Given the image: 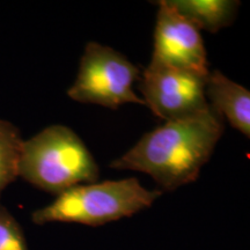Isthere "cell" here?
Returning <instances> with one entry per match:
<instances>
[{"label":"cell","mask_w":250,"mask_h":250,"mask_svg":"<svg viewBox=\"0 0 250 250\" xmlns=\"http://www.w3.org/2000/svg\"><path fill=\"white\" fill-rule=\"evenodd\" d=\"M210 105V104H208ZM224 120L208 107L202 114L165 122L110 164L115 169L142 171L173 191L198 179L224 133Z\"/></svg>","instance_id":"6da1fadb"},{"label":"cell","mask_w":250,"mask_h":250,"mask_svg":"<svg viewBox=\"0 0 250 250\" xmlns=\"http://www.w3.org/2000/svg\"><path fill=\"white\" fill-rule=\"evenodd\" d=\"M19 176L43 191L59 196L99 180L95 159L78 134L65 125H51L23 140Z\"/></svg>","instance_id":"7a4b0ae2"},{"label":"cell","mask_w":250,"mask_h":250,"mask_svg":"<svg viewBox=\"0 0 250 250\" xmlns=\"http://www.w3.org/2000/svg\"><path fill=\"white\" fill-rule=\"evenodd\" d=\"M161 195L160 190L146 189L134 177L80 184L33 212L31 220L36 225L72 223L102 226L145 210Z\"/></svg>","instance_id":"3957f363"},{"label":"cell","mask_w":250,"mask_h":250,"mask_svg":"<svg viewBox=\"0 0 250 250\" xmlns=\"http://www.w3.org/2000/svg\"><path fill=\"white\" fill-rule=\"evenodd\" d=\"M139 68L110 46L87 43L77 78L67 90L74 101L117 109L125 103L145 105L133 90Z\"/></svg>","instance_id":"277c9868"},{"label":"cell","mask_w":250,"mask_h":250,"mask_svg":"<svg viewBox=\"0 0 250 250\" xmlns=\"http://www.w3.org/2000/svg\"><path fill=\"white\" fill-rule=\"evenodd\" d=\"M208 76L149 62L139 78L145 107L165 122L183 120L208 109L205 95Z\"/></svg>","instance_id":"5b68a950"},{"label":"cell","mask_w":250,"mask_h":250,"mask_svg":"<svg viewBox=\"0 0 250 250\" xmlns=\"http://www.w3.org/2000/svg\"><path fill=\"white\" fill-rule=\"evenodd\" d=\"M152 62L208 76L201 30L177 13L167 0L158 1Z\"/></svg>","instance_id":"8992f818"},{"label":"cell","mask_w":250,"mask_h":250,"mask_svg":"<svg viewBox=\"0 0 250 250\" xmlns=\"http://www.w3.org/2000/svg\"><path fill=\"white\" fill-rule=\"evenodd\" d=\"M206 100L210 107L226 118L234 129L247 138L250 137V93L239 83L224 76L220 71L210 72L205 86Z\"/></svg>","instance_id":"52a82bcc"},{"label":"cell","mask_w":250,"mask_h":250,"mask_svg":"<svg viewBox=\"0 0 250 250\" xmlns=\"http://www.w3.org/2000/svg\"><path fill=\"white\" fill-rule=\"evenodd\" d=\"M167 2L197 29L212 34L229 26L240 6V2L234 0H167Z\"/></svg>","instance_id":"ba28073f"},{"label":"cell","mask_w":250,"mask_h":250,"mask_svg":"<svg viewBox=\"0 0 250 250\" xmlns=\"http://www.w3.org/2000/svg\"><path fill=\"white\" fill-rule=\"evenodd\" d=\"M22 143L18 127L0 118V196L19 177Z\"/></svg>","instance_id":"9c48e42d"},{"label":"cell","mask_w":250,"mask_h":250,"mask_svg":"<svg viewBox=\"0 0 250 250\" xmlns=\"http://www.w3.org/2000/svg\"><path fill=\"white\" fill-rule=\"evenodd\" d=\"M0 250H29L22 228L2 205H0Z\"/></svg>","instance_id":"30bf717a"}]
</instances>
